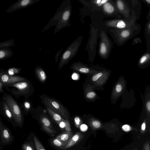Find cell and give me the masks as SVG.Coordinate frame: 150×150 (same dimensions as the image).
I'll list each match as a JSON object with an SVG mask.
<instances>
[{"label":"cell","instance_id":"1","mask_svg":"<svg viewBox=\"0 0 150 150\" xmlns=\"http://www.w3.org/2000/svg\"><path fill=\"white\" fill-rule=\"evenodd\" d=\"M71 0H65L61 4L55 13L41 31L42 33L53 26H55L54 34L63 28L70 26V20L71 15Z\"/></svg>","mask_w":150,"mask_h":150},{"label":"cell","instance_id":"2","mask_svg":"<svg viewBox=\"0 0 150 150\" xmlns=\"http://www.w3.org/2000/svg\"><path fill=\"white\" fill-rule=\"evenodd\" d=\"M82 37L80 36L73 42L61 55L58 70L61 69L76 55L81 45Z\"/></svg>","mask_w":150,"mask_h":150},{"label":"cell","instance_id":"3","mask_svg":"<svg viewBox=\"0 0 150 150\" xmlns=\"http://www.w3.org/2000/svg\"><path fill=\"white\" fill-rule=\"evenodd\" d=\"M43 101L46 107L57 112L66 119H69V114L68 111L59 102L53 98L47 97H44Z\"/></svg>","mask_w":150,"mask_h":150},{"label":"cell","instance_id":"4","mask_svg":"<svg viewBox=\"0 0 150 150\" xmlns=\"http://www.w3.org/2000/svg\"><path fill=\"white\" fill-rule=\"evenodd\" d=\"M5 103L9 108L15 121L21 125L22 122L21 111L18 104L11 97L8 96L5 98Z\"/></svg>","mask_w":150,"mask_h":150},{"label":"cell","instance_id":"5","mask_svg":"<svg viewBox=\"0 0 150 150\" xmlns=\"http://www.w3.org/2000/svg\"><path fill=\"white\" fill-rule=\"evenodd\" d=\"M0 80L4 84H10L25 81V79L20 76L11 75L5 73L0 74Z\"/></svg>","mask_w":150,"mask_h":150},{"label":"cell","instance_id":"6","mask_svg":"<svg viewBox=\"0 0 150 150\" xmlns=\"http://www.w3.org/2000/svg\"><path fill=\"white\" fill-rule=\"evenodd\" d=\"M40 120L42 129L47 133L53 135L57 133L52 127L50 121L47 117L42 115L40 117Z\"/></svg>","mask_w":150,"mask_h":150},{"label":"cell","instance_id":"7","mask_svg":"<svg viewBox=\"0 0 150 150\" xmlns=\"http://www.w3.org/2000/svg\"><path fill=\"white\" fill-rule=\"evenodd\" d=\"M0 134L1 141L3 143H8L11 141L12 136L9 130L7 128L1 127Z\"/></svg>","mask_w":150,"mask_h":150},{"label":"cell","instance_id":"8","mask_svg":"<svg viewBox=\"0 0 150 150\" xmlns=\"http://www.w3.org/2000/svg\"><path fill=\"white\" fill-rule=\"evenodd\" d=\"M9 86L17 88L20 93L23 94L28 92L30 88L29 83L26 81H23L10 84Z\"/></svg>","mask_w":150,"mask_h":150},{"label":"cell","instance_id":"9","mask_svg":"<svg viewBox=\"0 0 150 150\" xmlns=\"http://www.w3.org/2000/svg\"><path fill=\"white\" fill-rule=\"evenodd\" d=\"M82 137V135L81 133L79 132H76L73 135L62 149H66L73 146L81 139Z\"/></svg>","mask_w":150,"mask_h":150},{"label":"cell","instance_id":"10","mask_svg":"<svg viewBox=\"0 0 150 150\" xmlns=\"http://www.w3.org/2000/svg\"><path fill=\"white\" fill-rule=\"evenodd\" d=\"M35 74L39 80L42 83L45 82L47 76L43 69L40 66H38L35 69Z\"/></svg>","mask_w":150,"mask_h":150},{"label":"cell","instance_id":"11","mask_svg":"<svg viewBox=\"0 0 150 150\" xmlns=\"http://www.w3.org/2000/svg\"><path fill=\"white\" fill-rule=\"evenodd\" d=\"M73 135L71 131L69 132L65 131L58 135L56 138L58 140L66 144Z\"/></svg>","mask_w":150,"mask_h":150},{"label":"cell","instance_id":"12","mask_svg":"<svg viewBox=\"0 0 150 150\" xmlns=\"http://www.w3.org/2000/svg\"><path fill=\"white\" fill-rule=\"evenodd\" d=\"M47 112L52 119L58 124L61 121H64V119L59 114L52 110L49 108L46 107Z\"/></svg>","mask_w":150,"mask_h":150},{"label":"cell","instance_id":"13","mask_svg":"<svg viewBox=\"0 0 150 150\" xmlns=\"http://www.w3.org/2000/svg\"><path fill=\"white\" fill-rule=\"evenodd\" d=\"M52 144L55 146L60 148L62 149L66 145V144L58 140L56 138L53 139L52 141Z\"/></svg>","mask_w":150,"mask_h":150},{"label":"cell","instance_id":"14","mask_svg":"<svg viewBox=\"0 0 150 150\" xmlns=\"http://www.w3.org/2000/svg\"><path fill=\"white\" fill-rule=\"evenodd\" d=\"M3 107L4 111L6 116L9 119H11L13 117L12 113L5 102L4 103Z\"/></svg>","mask_w":150,"mask_h":150},{"label":"cell","instance_id":"15","mask_svg":"<svg viewBox=\"0 0 150 150\" xmlns=\"http://www.w3.org/2000/svg\"><path fill=\"white\" fill-rule=\"evenodd\" d=\"M34 140L37 150H46L36 137L34 136Z\"/></svg>","mask_w":150,"mask_h":150},{"label":"cell","instance_id":"16","mask_svg":"<svg viewBox=\"0 0 150 150\" xmlns=\"http://www.w3.org/2000/svg\"><path fill=\"white\" fill-rule=\"evenodd\" d=\"M104 10L106 12L111 13H112L114 10L113 7L109 3H106L104 6Z\"/></svg>","mask_w":150,"mask_h":150},{"label":"cell","instance_id":"17","mask_svg":"<svg viewBox=\"0 0 150 150\" xmlns=\"http://www.w3.org/2000/svg\"><path fill=\"white\" fill-rule=\"evenodd\" d=\"M64 128L66 132H69L71 131V128L68 119H64Z\"/></svg>","mask_w":150,"mask_h":150},{"label":"cell","instance_id":"18","mask_svg":"<svg viewBox=\"0 0 150 150\" xmlns=\"http://www.w3.org/2000/svg\"><path fill=\"white\" fill-rule=\"evenodd\" d=\"M19 70L15 68H11L8 70V74L13 76L14 75L18 73Z\"/></svg>","mask_w":150,"mask_h":150},{"label":"cell","instance_id":"19","mask_svg":"<svg viewBox=\"0 0 150 150\" xmlns=\"http://www.w3.org/2000/svg\"><path fill=\"white\" fill-rule=\"evenodd\" d=\"M23 150H34L32 146L29 143H25L22 146Z\"/></svg>","mask_w":150,"mask_h":150},{"label":"cell","instance_id":"20","mask_svg":"<svg viewBox=\"0 0 150 150\" xmlns=\"http://www.w3.org/2000/svg\"><path fill=\"white\" fill-rule=\"evenodd\" d=\"M81 121L79 117L78 116L74 118V123L76 127L79 128L81 123Z\"/></svg>","mask_w":150,"mask_h":150},{"label":"cell","instance_id":"21","mask_svg":"<svg viewBox=\"0 0 150 150\" xmlns=\"http://www.w3.org/2000/svg\"><path fill=\"white\" fill-rule=\"evenodd\" d=\"M103 74L102 73H99L95 75L92 78V80L93 81H95L98 80V79L102 76Z\"/></svg>","mask_w":150,"mask_h":150},{"label":"cell","instance_id":"22","mask_svg":"<svg viewBox=\"0 0 150 150\" xmlns=\"http://www.w3.org/2000/svg\"><path fill=\"white\" fill-rule=\"evenodd\" d=\"M92 125L95 128H98L101 125L100 123L98 121L94 120L92 122Z\"/></svg>","mask_w":150,"mask_h":150},{"label":"cell","instance_id":"23","mask_svg":"<svg viewBox=\"0 0 150 150\" xmlns=\"http://www.w3.org/2000/svg\"><path fill=\"white\" fill-rule=\"evenodd\" d=\"M95 93L93 91L88 92L86 95V97L88 98H91L95 96Z\"/></svg>","mask_w":150,"mask_h":150},{"label":"cell","instance_id":"24","mask_svg":"<svg viewBox=\"0 0 150 150\" xmlns=\"http://www.w3.org/2000/svg\"><path fill=\"white\" fill-rule=\"evenodd\" d=\"M100 51L101 53L105 54L106 51V46L104 43H102L101 45Z\"/></svg>","mask_w":150,"mask_h":150},{"label":"cell","instance_id":"25","mask_svg":"<svg viewBox=\"0 0 150 150\" xmlns=\"http://www.w3.org/2000/svg\"><path fill=\"white\" fill-rule=\"evenodd\" d=\"M122 128L124 131L126 132H129L131 129V127L127 125H123Z\"/></svg>","mask_w":150,"mask_h":150},{"label":"cell","instance_id":"26","mask_svg":"<svg viewBox=\"0 0 150 150\" xmlns=\"http://www.w3.org/2000/svg\"><path fill=\"white\" fill-rule=\"evenodd\" d=\"M125 26V24L122 21H120L118 22L117 25V26L119 28H124Z\"/></svg>","mask_w":150,"mask_h":150},{"label":"cell","instance_id":"27","mask_svg":"<svg viewBox=\"0 0 150 150\" xmlns=\"http://www.w3.org/2000/svg\"><path fill=\"white\" fill-rule=\"evenodd\" d=\"M63 49H61L59 51H58L56 53L55 56V61L56 63H57L58 61V59L59 57V55L61 52H62Z\"/></svg>","mask_w":150,"mask_h":150},{"label":"cell","instance_id":"28","mask_svg":"<svg viewBox=\"0 0 150 150\" xmlns=\"http://www.w3.org/2000/svg\"><path fill=\"white\" fill-rule=\"evenodd\" d=\"M129 33L128 31L124 30L122 31L121 33V36L124 38L127 37L129 35Z\"/></svg>","mask_w":150,"mask_h":150},{"label":"cell","instance_id":"29","mask_svg":"<svg viewBox=\"0 0 150 150\" xmlns=\"http://www.w3.org/2000/svg\"><path fill=\"white\" fill-rule=\"evenodd\" d=\"M118 8L120 10H122L124 8V5L122 2L121 1H118L117 2Z\"/></svg>","mask_w":150,"mask_h":150},{"label":"cell","instance_id":"30","mask_svg":"<svg viewBox=\"0 0 150 150\" xmlns=\"http://www.w3.org/2000/svg\"><path fill=\"white\" fill-rule=\"evenodd\" d=\"M24 106L25 108L27 110H29L30 107V103L27 101H26L24 103Z\"/></svg>","mask_w":150,"mask_h":150},{"label":"cell","instance_id":"31","mask_svg":"<svg viewBox=\"0 0 150 150\" xmlns=\"http://www.w3.org/2000/svg\"><path fill=\"white\" fill-rule=\"evenodd\" d=\"M122 87L121 85L120 84L117 85L116 87V90L117 92H120L122 90Z\"/></svg>","mask_w":150,"mask_h":150},{"label":"cell","instance_id":"32","mask_svg":"<svg viewBox=\"0 0 150 150\" xmlns=\"http://www.w3.org/2000/svg\"><path fill=\"white\" fill-rule=\"evenodd\" d=\"M81 129L82 131H86L88 128L87 126L85 124H83L81 125Z\"/></svg>","mask_w":150,"mask_h":150},{"label":"cell","instance_id":"33","mask_svg":"<svg viewBox=\"0 0 150 150\" xmlns=\"http://www.w3.org/2000/svg\"><path fill=\"white\" fill-rule=\"evenodd\" d=\"M146 57L145 56H143L140 60V62L141 64L144 63L146 60Z\"/></svg>","mask_w":150,"mask_h":150},{"label":"cell","instance_id":"34","mask_svg":"<svg viewBox=\"0 0 150 150\" xmlns=\"http://www.w3.org/2000/svg\"><path fill=\"white\" fill-rule=\"evenodd\" d=\"M5 56V53L2 51H0V58L3 57Z\"/></svg>","mask_w":150,"mask_h":150},{"label":"cell","instance_id":"35","mask_svg":"<svg viewBox=\"0 0 150 150\" xmlns=\"http://www.w3.org/2000/svg\"><path fill=\"white\" fill-rule=\"evenodd\" d=\"M58 124L59 125V126L62 127L63 128L64 126V121H61Z\"/></svg>","mask_w":150,"mask_h":150},{"label":"cell","instance_id":"36","mask_svg":"<svg viewBox=\"0 0 150 150\" xmlns=\"http://www.w3.org/2000/svg\"><path fill=\"white\" fill-rule=\"evenodd\" d=\"M3 84L0 81V92H3Z\"/></svg>","mask_w":150,"mask_h":150},{"label":"cell","instance_id":"37","mask_svg":"<svg viewBox=\"0 0 150 150\" xmlns=\"http://www.w3.org/2000/svg\"><path fill=\"white\" fill-rule=\"evenodd\" d=\"M146 107L148 110L149 111H150V102H148L146 104Z\"/></svg>","mask_w":150,"mask_h":150},{"label":"cell","instance_id":"38","mask_svg":"<svg viewBox=\"0 0 150 150\" xmlns=\"http://www.w3.org/2000/svg\"><path fill=\"white\" fill-rule=\"evenodd\" d=\"M141 128L143 131H144L145 130L146 128V124L145 123H144L142 124Z\"/></svg>","mask_w":150,"mask_h":150},{"label":"cell","instance_id":"39","mask_svg":"<svg viewBox=\"0 0 150 150\" xmlns=\"http://www.w3.org/2000/svg\"><path fill=\"white\" fill-rule=\"evenodd\" d=\"M107 1V0H103L101 1V3L102 4H104L106 3Z\"/></svg>","mask_w":150,"mask_h":150},{"label":"cell","instance_id":"40","mask_svg":"<svg viewBox=\"0 0 150 150\" xmlns=\"http://www.w3.org/2000/svg\"><path fill=\"white\" fill-rule=\"evenodd\" d=\"M101 1L100 0H98L97 1V3H99Z\"/></svg>","mask_w":150,"mask_h":150},{"label":"cell","instance_id":"41","mask_svg":"<svg viewBox=\"0 0 150 150\" xmlns=\"http://www.w3.org/2000/svg\"><path fill=\"white\" fill-rule=\"evenodd\" d=\"M146 1L149 4L150 3V0H146Z\"/></svg>","mask_w":150,"mask_h":150},{"label":"cell","instance_id":"42","mask_svg":"<svg viewBox=\"0 0 150 150\" xmlns=\"http://www.w3.org/2000/svg\"><path fill=\"white\" fill-rule=\"evenodd\" d=\"M1 122H0V128H1Z\"/></svg>","mask_w":150,"mask_h":150}]
</instances>
